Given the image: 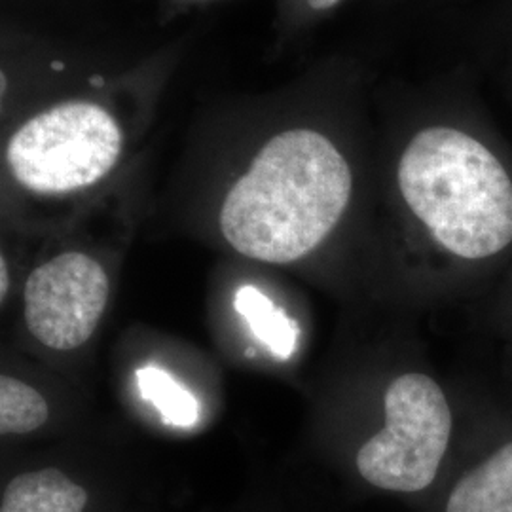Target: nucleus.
<instances>
[{
  "label": "nucleus",
  "mask_w": 512,
  "mask_h": 512,
  "mask_svg": "<svg viewBox=\"0 0 512 512\" xmlns=\"http://www.w3.org/2000/svg\"><path fill=\"white\" fill-rule=\"evenodd\" d=\"M397 183L446 253L484 260L511 245V177L475 137L444 126L421 129L403 150Z\"/></svg>",
  "instance_id": "nucleus-2"
},
{
  "label": "nucleus",
  "mask_w": 512,
  "mask_h": 512,
  "mask_svg": "<svg viewBox=\"0 0 512 512\" xmlns=\"http://www.w3.org/2000/svg\"><path fill=\"white\" fill-rule=\"evenodd\" d=\"M384 414V427L357 450L355 471L374 490L421 494L437 480L452 439L446 393L435 378L406 372L387 387Z\"/></svg>",
  "instance_id": "nucleus-4"
},
{
  "label": "nucleus",
  "mask_w": 512,
  "mask_h": 512,
  "mask_svg": "<svg viewBox=\"0 0 512 512\" xmlns=\"http://www.w3.org/2000/svg\"><path fill=\"white\" fill-rule=\"evenodd\" d=\"M124 152V133L109 110L67 101L42 110L10 137L4 162L21 190L71 198L103 183Z\"/></svg>",
  "instance_id": "nucleus-3"
},
{
  "label": "nucleus",
  "mask_w": 512,
  "mask_h": 512,
  "mask_svg": "<svg viewBox=\"0 0 512 512\" xmlns=\"http://www.w3.org/2000/svg\"><path fill=\"white\" fill-rule=\"evenodd\" d=\"M444 512H512V442L459 478Z\"/></svg>",
  "instance_id": "nucleus-7"
},
{
  "label": "nucleus",
  "mask_w": 512,
  "mask_h": 512,
  "mask_svg": "<svg viewBox=\"0 0 512 512\" xmlns=\"http://www.w3.org/2000/svg\"><path fill=\"white\" fill-rule=\"evenodd\" d=\"M137 387L143 399L152 404L165 425L190 429L200 420V403L160 366H143L135 372Z\"/></svg>",
  "instance_id": "nucleus-9"
},
{
  "label": "nucleus",
  "mask_w": 512,
  "mask_h": 512,
  "mask_svg": "<svg viewBox=\"0 0 512 512\" xmlns=\"http://www.w3.org/2000/svg\"><path fill=\"white\" fill-rule=\"evenodd\" d=\"M65 463L23 467L2 484L0 512H122L118 484Z\"/></svg>",
  "instance_id": "nucleus-6"
},
{
  "label": "nucleus",
  "mask_w": 512,
  "mask_h": 512,
  "mask_svg": "<svg viewBox=\"0 0 512 512\" xmlns=\"http://www.w3.org/2000/svg\"><path fill=\"white\" fill-rule=\"evenodd\" d=\"M112 283L95 256L69 249L46 258L27 275L23 323L38 346L76 351L92 340L109 308Z\"/></svg>",
  "instance_id": "nucleus-5"
},
{
  "label": "nucleus",
  "mask_w": 512,
  "mask_h": 512,
  "mask_svg": "<svg viewBox=\"0 0 512 512\" xmlns=\"http://www.w3.org/2000/svg\"><path fill=\"white\" fill-rule=\"evenodd\" d=\"M236 311L247 321L256 340L264 344L279 361H289L298 348L300 330L296 321L274 302L260 293L253 285L239 287L236 298Z\"/></svg>",
  "instance_id": "nucleus-8"
},
{
  "label": "nucleus",
  "mask_w": 512,
  "mask_h": 512,
  "mask_svg": "<svg viewBox=\"0 0 512 512\" xmlns=\"http://www.w3.org/2000/svg\"><path fill=\"white\" fill-rule=\"evenodd\" d=\"M342 0H308V4H310L313 10H330V8H334L336 4H340Z\"/></svg>",
  "instance_id": "nucleus-12"
},
{
  "label": "nucleus",
  "mask_w": 512,
  "mask_h": 512,
  "mask_svg": "<svg viewBox=\"0 0 512 512\" xmlns=\"http://www.w3.org/2000/svg\"><path fill=\"white\" fill-rule=\"evenodd\" d=\"M351 194V167L329 137L315 129H287L260 148L228 188L220 234L249 260L294 264L329 238Z\"/></svg>",
  "instance_id": "nucleus-1"
},
{
  "label": "nucleus",
  "mask_w": 512,
  "mask_h": 512,
  "mask_svg": "<svg viewBox=\"0 0 512 512\" xmlns=\"http://www.w3.org/2000/svg\"><path fill=\"white\" fill-rule=\"evenodd\" d=\"M50 420L46 397L12 374L0 378V433L2 437H25L40 431Z\"/></svg>",
  "instance_id": "nucleus-10"
},
{
  "label": "nucleus",
  "mask_w": 512,
  "mask_h": 512,
  "mask_svg": "<svg viewBox=\"0 0 512 512\" xmlns=\"http://www.w3.org/2000/svg\"><path fill=\"white\" fill-rule=\"evenodd\" d=\"M8 289H10V272H8V262H6V258L2 256V258H0V298H2V300L6 298Z\"/></svg>",
  "instance_id": "nucleus-11"
}]
</instances>
